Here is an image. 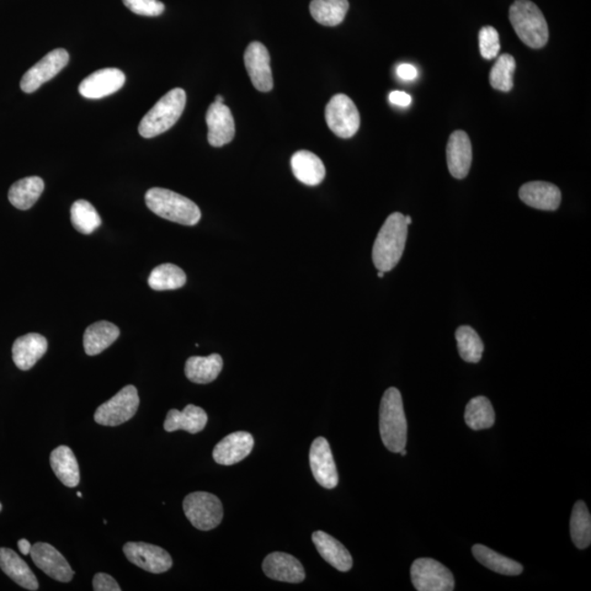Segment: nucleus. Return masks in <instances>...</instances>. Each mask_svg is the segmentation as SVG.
Returning a JSON list of instances; mask_svg holds the SVG:
<instances>
[{
    "label": "nucleus",
    "mask_w": 591,
    "mask_h": 591,
    "mask_svg": "<svg viewBox=\"0 0 591 591\" xmlns=\"http://www.w3.org/2000/svg\"><path fill=\"white\" fill-rule=\"evenodd\" d=\"M120 337V329L108 321L92 324L84 334V348L86 354L95 356L110 348Z\"/></svg>",
    "instance_id": "cd10ccee"
},
{
    "label": "nucleus",
    "mask_w": 591,
    "mask_h": 591,
    "mask_svg": "<svg viewBox=\"0 0 591 591\" xmlns=\"http://www.w3.org/2000/svg\"><path fill=\"white\" fill-rule=\"evenodd\" d=\"M146 204L153 214L184 226H195L202 212L193 201L173 191L153 188L145 195Z\"/></svg>",
    "instance_id": "7ed1b4c3"
},
{
    "label": "nucleus",
    "mask_w": 591,
    "mask_h": 591,
    "mask_svg": "<svg viewBox=\"0 0 591 591\" xmlns=\"http://www.w3.org/2000/svg\"><path fill=\"white\" fill-rule=\"evenodd\" d=\"M0 568L21 587L32 591L39 589V582L28 564L12 548L0 547Z\"/></svg>",
    "instance_id": "b1692460"
},
{
    "label": "nucleus",
    "mask_w": 591,
    "mask_h": 591,
    "mask_svg": "<svg viewBox=\"0 0 591 591\" xmlns=\"http://www.w3.org/2000/svg\"><path fill=\"white\" fill-rule=\"evenodd\" d=\"M94 591H121L119 584L116 580L110 576L108 574L98 573L94 577Z\"/></svg>",
    "instance_id": "ea45409f"
},
{
    "label": "nucleus",
    "mask_w": 591,
    "mask_h": 591,
    "mask_svg": "<svg viewBox=\"0 0 591 591\" xmlns=\"http://www.w3.org/2000/svg\"><path fill=\"white\" fill-rule=\"evenodd\" d=\"M389 100H390L392 104L402 106V108H407V106L412 103L411 95L404 92H392L389 95Z\"/></svg>",
    "instance_id": "79ce46f5"
},
{
    "label": "nucleus",
    "mask_w": 591,
    "mask_h": 591,
    "mask_svg": "<svg viewBox=\"0 0 591 591\" xmlns=\"http://www.w3.org/2000/svg\"><path fill=\"white\" fill-rule=\"evenodd\" d=\"M465 420L473 430L491 428L495 423V412L491 401L486 397L473 398L468 403Z\"/></svg>",
    "instance_id": "473e14b6"
},
{
    "label": "nucleus",
    "mask_w": 591,
    "mask_h": 591,
    "mask_svg": "<svg viewBox=\"0 0 591 591\" xmlns=\"http://www.w3.org/2000/svg\"><path fill=\"white\" fill-rule=\"evenodd\" d=\"M447 163L455 179H465L472 163V145L466 132L452 133L446 149Z\"/></svg>",
    "instance_id": "6ab92c4d"
},
{
    "label": "nucleus",
    "mask_w": 591,
    "mask_h": 591,
    "mask_svg": "<svg viewBox=\"0 0 591 591\" xmlns=\"http://www.w3.org/2000/svg\"><path fill=\"white\" fill-rule=\"evenodd\" d=\"M186 283V275L179 266L166 263L157 266L148 278V285L153 291L179 290Z\"/></svg>",
    "instance_id": "2f4dec72"
},
{
    "label": "nucleus",
    "mask_w": 591,
    "mask_h": 591,
    "mask_svg": "<svg viewBox=\"0 0 591 591\" xmlns=\"http://www.w3.org/2000/svg\"><path fill=\"white\" fill-rule=\"evenodd\" d=\"M71 218L74 228L84 234H92L103 222L97 210L86 200L74 202L71 210Z\"/></svg>",
    "instance_id": "c9c22d12"
},
{
    "label": "nucleus",
    "mask_w": 591,
    "mask_h": 591,
    "mask_svg": "<svg viewBox=\"0 0 591 591\" xmlns=\"http://www.w3.org/2000/svg\"><path fill=\"white\" fill-rule=\"evenodd\" d=\"M123 552L127 560L149 573H166L173 566L172 556L164 548L149 543L127 542Z\"/></svg>",
    "instance_id": "9b49d317"
},
{
    "label": "nucleus",
    "mask_w": 591,
    "mask_h": 591,
    "mask_svg": "<svg viewBox=\"0 0 591 591\" xmlns=\"http://www.w3.org/2000/svg\"><path fill=\"white\" fill-rule=\"evenodd\" d=\"M215 103L223 104V98L222 97V95H217L215 99Z\"/></svg>",
    "instance_id": "c03bdc74"
},
{
    "label": "nucleus",
    "mask_w": 591,
    "mask_h": 591,
    "mask_svg": "<svg viewBox=\"0 0 591 591\" xmlns=\"http://www.w3.org/2000/svg\"><path fill=\"white\" fill-rule=\"evenodd\" d=\"M185 104L186 94L183 89L175 88L170 90L143 117L140 126H138L141 136L153 138L172 129L182 115Z\"/></svg>",
    "instance_id": "39448f33"
},
{
    "label": "nucleus",
    "mask_w": 591,
    "mask_h": 591,
    "mask_svg": "<svg viewBox=\"0 0 591 591\" xmlns=\"http://www.w3.org/2000/svg\"><path fill=\"white\" fill-rule=\"evenodd\" d=\"M69 54L66 50L56 49L46 54L24 74L20 88L25 94L36 92L42 84L51 81L66 67Z\"/></svg>",
    "instance_id": "9d476101"
},
{
    "label": "nucleus",
    "mask_w": 591,
    "mask_h": 591,
    "mask_svg": "<svg viewBox=\"0 0 591 591\" xmlns=\"http://www.w3.org/2000/svg\"><path fill=\"white\" fill-rule=\"evenodd\" d=\"M312 475L321 487L332 489L338 487L339 473L335 465L331 447L324 438L313 441L309 455Z\"/></svg>",
    "instance_id": "f8f14e48"
},
{
    "label": "nucleus",
    "mask_w": 591,
    "mask_h": 591,
    "mask_svg": "<svg viewBox=\"0 0 591 591\" xmlns=\"http://www.w3.org/2000/svg\"><path fill=\"white\" fill-rule=\"evenodd\" d=\"M519 197L532 209L547 212L557 211L562 202L560 189L555 184L543 182V181H534L521 186Z\"/></svg>",
    "instance_id": "aec40b11"
},
{
    "label": "nucleus",
    "mask_w": 591,
    "mask_h": 591,
    "mask_svg": "<svg viewBox=\"0 0 591 591\" xmlns=\"http://www.w3.org/2000/svg\"><path fill=\"white\" fill-rule=\"evenodd\" d=\"M400 454H401L402 456H406V455H407V450H406V449L401 450V451H400Z\"/></svg>",
    "instance_id": "de8ad7c7"
},
{
    "label": "nucleus",
    "mask_w": 591,
    "mask_h": 591,
    "mask_svg": "<svg viewBox=\"0 0 591 591\" xmlns=\"http://www.w3.org/2000/svg\"><path fill=\"white\" fill-rule=\"evenodd\" d=\"M383 276H385V271H378V278L382 279Z\"/></svg>",
    "instance_id": "49530a36"
},
{
    "label": "nucleus",
    "mask_w": 591,
    "mask_h": 591,
    "mask_svg": "<svg viewBox=\"0 0 591 591\" xmlns=\"http://www.w3.org/2000/svg\"><path fill=\"white\" fill-rule=\"evenodd\" d=\"M50 462L53 471L64 486L73 488L81 482L78 461L69 447L60 446L53 450Z\"/></svg>",
    "instance_id": "a878e982"
},
{
    "label": "nucleus",
    "mask_w": 591,
    "mask_h": 591,
    "mask_svg": "<svg viewBox=\"0 0 591 591\" xmlns=\"http://www.w3.org/2000/svg\"><path fill=\"white\" fill-rule=\"evenodd\" d=\"M186 518L202 531H210L220 526L223 517L221 499L207 492L191 493L184 498Z\"/></svg>",
    "instance_id": "423d86ee"
},
{
    "label": "nucleus",
    "mask_w": 591,
    "mask_h": 591,
    "mask_svg": "<svg viewBox=\"0 0 591 591\" xmlns=\"http://www.w3.org/2000/svg\"><path fill=\"white\" fill-rule=\"evenodd\" d=\"M406 222L408 223L409 226L411 225L412 218L409 216H406Z\"/></svg>",
    "instance_id": "a18cd8bd"
},
{
    "label": "nucleus",
    "mask_w": 591,
    "mask_h": 591,
    "mask_svg": "<svg viewBox=\"0 0 591 591\" xmlns=\"http://www.w3.org/2000/svg\"><path fill=\"white\" fill-rule=\"evenodd\" d=\"M473 556L482 566L491 569V571L508 576H517L524 571V566L520 563L511 560L499 553L491 550V548L476 545L472 547Z\"/></svg>",
    "instance_id": "c756f323"
},
{
    "label": "nucleus",
    "mask_w": 591,
    "mask_h": 591,
    "mask_svg": "<svg viewBox=\"0 0 591 591\" xmlns=\"http://www.w3.org/2000/svg\"><path fill=\"white\" fill-rule=\"evenodd\" d=\"M47 340L39 333H29L17 340L13 345V360L21 370H29L46 353Z\"/></svg>",
    "instance_id": "412c9836"
},
{
    "label": "nucleus",
    "mask_w": 591,
    "mask_h": 591,
    "mask_svg": "<svg viewBox=\"0 0 591 591\" xmlns=\"http://www.w3.org/2000/svg\"><path fill=\"white\" fill-rule=\"evenodd\" d=\"M244 64L253 86L261 93L273 89V74L271 69V57L268 49L260 42H252L244 53Z\"/></svg>",
    "instance_id": "4468645a"
},
{
    "label": "nucleus",
    "mask_w": 591,
    "mask_h": 591,
    "mask_svg": "<svg viewBox=\"0 0 591 591\" xmlns=\"http://www.w3.org/2000/svg\"><path fill=\"white\" fill-rule=\"evenodd\" d=\"M411 579L419 591H451L455 589L454 575L433 558H418L411 567Z\"/></svg>",
    "instance_id": "1a4fd4ad"
},
{
    "label": "nucleus",
    "mask_w": 591,
    "mask_h": 591,
    "mask_svg": "<svg viewBox=\"0 0 591 591\" xmlns=\"http://www.w3.org/2000/svg\"><path fill=\"white\" fill-rule=\"evenodd\" d=\"M349 8V0H312L310 14L318 24L335 26L343 23Z\"/></svg>",
    "instance_id": "7c9ffc66"
},
{
    "label": "nucleus",
    "mask_w": 591,
    "mask_h": 591,
    "mask_svg": "<svg viewBox=\"0 0 591 591\" xmlns=\"http://www.w3.org/2000/svg\"><path fill=\"white\" fill-rule=\"evenodd\" d=\"M571 536L574 545L580 550L587 548L591 542V517L583 500L574 505L571 517Z\"/></svg>",
    "instance_id": "f704fd0d"
},
{
    "label": "nucleus",
    "mask_w": 591,
    "mask_h": 591,
    "mask_svg": "<svg viewBox=\"0 0 591 591\" xmlns=\"http://www.w3.org/2000/svg\"><path fill=\"white\" fill-rule=\"evenodd\" d=\"M329 129L340 138L353 137L360 126L358 106L346 94H337L329 101L326 108Z\"/></svg>",
    "instance_id": "6e6552de"
},
{
    "label": "nucleus",
    "mask_w": 591,
    "mask_h": 591,
    "mask_svg": "<svg viewBox=\"0 0 591 591\" xmlns=\"http://www.w3.org/2000/svg\"><path fill=\"white\" fill-rule=\"evenodd\" d=\"M223 361L221 355L212 354L202 358L193 356L186 360L185 376L188 379L199 385H207L217 379L222 370Z\"/></svg>",
    "instance_id": "bb28decb"
},
{
    "label": "nucleus",
    "mask_w": 591,
    "mask_h": 591,
    "mask_svg": "<svg viewBox=\"0 0 591 591\" xmlns=\"http://www.w3.org/2000/svg\"><path fill=\"white\" fill-rule=\"evenodd\" d=\"M132 13L146 17H157L164 12V5L159 0H123Z\"/></svg>",
    "instance_id": "58836bf2"
},
{
    "label": "nucleus",
    "mask_w": 591,
    "mask_h": 591,
    "mask_svg": "<svg viewBox=\"0 0 591 591\" xmlns=\"http://www.w3.org/2000/svg\"><path fill=\"white\" fill-rule=\"evenodd\" d=\"M456 340L461 359L467 363L477 364L481 360L484 344L475 329L461 326L457 329Z\"/></svg>",
    "instance_id": "72a5a7b5"
},
{
    "label": "nucleus",
    "mask_w": 591,
    "mask_h": 591,
    "mask_svg": "<svg viewBox=\"0 0 591 591\" xmlns=\"http://www.w3.org/2000/svg\"><path fill=\"white\" fill-rule=\"evenodd\" d=\"M292 173L301 183L316 186L326 178V167L320 158L313 153L300 151L294 153L291 161Z\"/></svg>",
    "instance_id": "393cba45"
},
{
    "label": "nucleus",
    "mask_w": 591,
    "mask_h": 591,
    "mask_svg": "<svg viewBox=\"0 0 591 591\" xmlns=\"http://www.w3.org/2000/svg\"><path fill=\"white\" fill-rule=\"evenodd\" d=\"M125 81V74L120 69H100L84 79L79 86V94L87 99H103L119 92Z\"/></svg>",
    "instance_id": "2eb2a0df"
},
{
    "label": "nucleus",
    "mask_w": 591,
    "mask_h": 591,
    "mask_svg": "<svg viewBox=\"0 0 591 591\" xmlns=\"http://www.w3.org/2000/svg\"><path fill=\"white\" fill-rule=\"evenodd\" d=\"M140 407L137 389L129 385L97 409L94 420L103 426H119L134 418Z\"/></svg>",
    "instance_id": "0eeeda50"
},
{
    "label": "nucleus",
    "mask_w": 591,
    "mask_h": 591,
    "mask_svg": "<svg viewBox=\"0 0 591 591\" xmlns=\"http://www.w3.org/2000/svg\"><path fill=\"white\" fill-rule=\"evenodd\" d=\"M511 25L531 49H541L548 40V26L539 7L530 0H516L509 9Z\"/></svg>",
    "instance_id": "20e7f679"
},
{
    "label": "nucleus",
    "mask_w": 591,
    "mask_h": 591,
    "mask_svg": "<svg viewBox=\"0 0 591 591\" xmlns=\"http://www.w3.org/2000/svg\"><path fill=\"white\" fill-rule=\"evenodd\" d=\"M397 74L402 81L411 82L418 77V69L411 64H401L397 68Z\"/></svg>",
    "instance_id": "a19ab883"
},
{
    "label": "nucleus",
    "mask_w": 591,
    "mask_h": 591,
    "mask_svg": "<svg viewBox=\"0 0 591 591\" xmlns=\"http://www.w3.org/2000/svg\"><path fill=\"white\" fill-rule=\"evenodd\" d=\"M515 71V58L509 54L500 55L489 73V84L499 92L509 93L514 88Z\"/></svg>",
    "instance_id": "e433bc0d"
},
{
    "label": "nucleus",
    "mask_w": 591,
    "mask_h": 591,
    "mask_svg": "<svg viewBox=\"0 0 591 591\" xmlns=\"http://www.w3.org/2000/svg\"><path fill=\"white\" fill-rule=\"evenodd\" d=\"M44 191V180L39 177L25 178L12 185L8 199L15 209L26 211L36 203Z\"/></svg>",
    "instance_id": "c85d7f7f"
},
{
    "label": "nucleus",
    "mask_w": 591,
    "mask_h": 591,
    "mask_svg": "<svg viewBox=\"0 0 591 591\" xmlns=\"http://www.w3.org/2000/svg\"><path fill=\"white\" fill-rule=\"evenodd\" d=\"M312 541L319 555L340 572H349L353 567V557L342 543L323 531L313 532Z\"/></svg>",
    "instance_id": "4be33fe9"
},
{
    "label": "nucleus",
    "mask_w": 591,
    "mask_h": 591,
    "mask_svg": "<svg viewBox=\"0 0 591 591\" xmlns=\"http://www.w3.org/2000/svg\"><path fill=\"white\" fill-rule=\"evenodd\" d=\"M262 566L266 576L279 582L298 584L306 578L302 564L287 553H271L265 557Z\"/></svg>",
    "instance_id": "a211bd4d"
},
{
    "label": "nucleus",
    "mask_w": 591,
    "mask_h": 591,
    "mask_svg": "<svg viewBox=\"0 0 591 591\" xmlns=\"http://www.w3.org/2000/svg\"><path fill=\"white\" fill-rule=\"evenodd\" d=\"M77 497H83V494H82L81 492H78V493H77Z\"/></svg>",
    "instance_id": "09e8293b"
},
{
    "label": "nucleus",
    "mask_w": 591,
    "mask_h": 591,
    "mask_svg": "<svg viewBox=\"0 0 591 591\" xmlns=\"http://www.w3.org/2000/svg\"><path fill=\"white\" fill-rule=\"evenodd\" d=\"M379 428L383 445L394 454H400L406 449L408 439V423L404 414L401 392L397 388H389L383 394Z\"/></svg>",
    "instance_id": "f03ea898"
},
{
    "label": "nucleus",
    "mask_w": 591,
    "mask_h": 591,
    "mask_svg": "<svg viewBox=\"0 0 591 591\" xmlns=\"http://www.w3.org/2000/svg\"><path fill=\"white\" fill-rule=\"evenodd\" d=\"M18 547H19L20 552L23 553L24 556L30 555L32 546H31V543L28 540H25V539L19 540Z\"/></svg>",
    "instance_id": "37998d69"
},
{
    "label": "nucleus",
    "mask_w": 591,
    "mask_h": 591,
    "mask_svg": "<svg viewBox=\"0 0 591 591\" xmlns=\"http://www.w3.org/2000/svg\"><path fill=\"white\" fill-rule=\"evenodd\" d=\"M480 53L486 60H493L497 57L500 51L499 35L493 26H484L478 34Z\"/></svg>",
    "instance_id": "4c0bfd02"
},
{
    "label": "nucleus",
    "mask_w": 591,
    "mask_h": 591,
    "mask_svg": "<svg viewBox=\"0 0 591 591\" xmlns=\"http://www.w3.org/2000/svg\"><path fill=\"white\" fill-rule=\"evenodd\" d=\"M209 127L207 140L212 147H222L233 140L236 125L231 109L225 104L212 103L206 113Z\"/></svg>",
    "instance_id": "f3484780"
},
{
    "label": "nucleus",
    "mask_w": 591,
    "mask_h": 591,
    "mask_svg": "<svg viewBox=\"0 0 591 591\" xmlns=\"http://www.w3.org/2000/svg\"><path fill=\"white\" fill-rule=\"evenodd\" d=\"M207 420H209V417L203 409L189 404L183 411H178L175 409H170L163 428L168 433L185 430L190 434H197L205 428Z\"/></svg>",
    "instance_id": "5701e85b"
},
{
    "label": "nucleus",
    "mask_w": 591,
    "mask_h": 591,
    "mask_svg": "<svg viewBox=\"0 0 591 591\" xmlns=\"http://www.w3.org/2000/svg\"><path fill=\"white\" fill-rule=\"evenodd\" d=\"M406 216L393 212L387 218L372 248V261L378 271H390L402 258L408 239Z\"/></svg>",
    "instance_id": "f257e3e1"
},
{
    "label": "nucleus",
    "mask_w": 591,
    "mask_h": 591,
    "mask_svg": "<svg viewBox=\"0 0 591 591\" xmlns=\"http://www.w3.org/2000/svg\"><path fill=\"white\" fill-rule=\"evenodd\" d=\"M2 509H3V505L2 503H0V511H2Z\"/></svg>",
    "instance_id": "8fccbe9b"
},
{
    "label": "nucleus",
    "mask_w": 591,
    "mask_h": 591,
    "mask_svg": "<svg viewBox=\"0 0 591 591\" xmlns=\"http://www.w3.org/2000/svg\"><path fill=\"white\" fill-rule=\"evenodd\" d=\"M254 446L253 436L248 431H236L222 438L215 446L212 458L222 466H232L246 459Z\"/></svg>",
    "instance_id": "dca6fc26"
},
{
    "label": "nucleus",
    "mask_w": 591,
    "mask_h": 591,
    "mask_svg": "<svg viewBox=\"0 0 591 591\" xmlns=\"http://www.w3.org/2000/svg\"><path fill=\"white\" fill-rule=\"evenodd\" d=\"M30 555L35 566L47 576L61 583H69L73 579L74 573L66 558L49 543H35L32 546Z\"/></svg>",
    "instance_id": "ddd939ff"
}]
</instances>
